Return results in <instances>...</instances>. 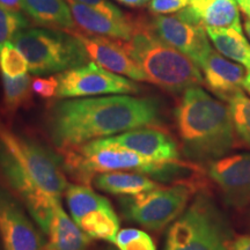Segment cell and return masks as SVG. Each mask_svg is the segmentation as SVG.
Listing matches in <instances>:
<instances>
[{"label":"cell","mask_w":250,"mask_h":250,"mask_svg":"<svg viewBox=\"0 0 250 250\" xmlns=\"http://www.w3.org/2000/svg\"><path fill=\"white\" fill-rule=\"evenodd\" d=\"M0 182L7 187L22 203L31 218L43 234L46 235L52 217V208L56 201L39 187L35 181L17 164V161L0 145Z\"/></svg>","instance_id":"obj_10"},{"label":"cell","mask_w":250,"mask_h":250,"mask_svg":"<svg viewBox=\"0 0 250 250\" xmlns=\"http://www.w3.org/2000/svg\"><path fill=\"white\" fill-rule=\"evenodd\" d=\"M57 79L59 85L56 98L61 100L105 94H136L140 90L132 80L105 70L95 62L61 72Z\"/></svg>","instance_id":"obj_9"},{"label":"cell","mask_w":250,"mask_h":250,"mask_svg":"<svg viewBox=\"0 0 250 250\" xmlns=\"http://www.w3.org/2000/svg\"><path fill=\"white\" fill-rule=\"evenodd\" d=\"M230 250H250V235L235 237L230 246Z\"/></svg>","instance_id":"obj_33"},{"label":"cell","mask_w":250,"mask_h":250,"mask_svg":"<svg viewBox=\"0 0 250 250\" xmlns=\"http://www.w3.org/2000/svg\"><path fill=\"white\" fill-rule=\"evenodd\" d=\"M245 30H246L247 36H248L250 40V18H248V17H247L245 20Z\"/></svg>","instance_id":"obj_39"},{"label":"cell","mask_w":250,"mask_h":250,"mask_svg":"<svg viewBox=\"0 0 250 250\" xmlns=\"http://www.w3.org/2000/svg\"><path fill=\"white\" fill-rule=\"evenodd\" d=\"M71 217L76 224L81 218L100 208H111V203L105 197L100 196L89 186L80 183L68 184L64 192Z\"/></svg>","instance_id":"obj_24"},{"label":"cell","mask_w":250,"mask_h":250,"mask_svg":"<svg viewBox=\"0 0 250 250\" xmlns=\"http://www.w3.org/2000/svg\"><path fill=\"white\" fill-rule=\"evenodd\" d=\"M107 250H116V249H107Z\"/></svg>","instance_id":"obj_40"},{"label":"cell","mask_w":250,"mask_h":250,"mask_svg":"<svg viewBox=\"0 0 250 250\" xmlns=\"http://www.w3.org/2000/svg\"><path fill=\"white\" fill-rule=\"evenodd\" d=\"M58 85L57 76H50L48 78L36 77L31 81L33 92L43 99H52L57 96Z\"/></svg>","instance_id":"obj_30"},{"label":"cell","mask_w":250,"mask_h":250,"mask_svg":"<svg viewBox=\"0 0 250 250\" xmlns=\"http://www.w3.org/2000/svg\"><path fill=\"white\" fill-rule=\"evenodd\" d=\"M28 27L27 19L19 11L0 5V44L12 41L19 31Z\"/></svg>","instance_id":"obj_29"},{"label":"cell","mask_w":250,"mask_h":250,"mask_svg":"<svg viewBox=\"0 0 250 250\" xmlns=\"http://www.w3.org/2000/svg\"><path fill=\"white\" fill-rule=\"evenodd\" d=\"M148 175L137 171H108L98 174L93 179V184L101 191L115 196H134L151 191L161 184L151 180Z\"/></svg>","instance_id":"obj_21"},{"label":"cell","mask_w":250,"mask_h":250,"mask_svg":"<svg viewBox=\"0 0 250 250\" xmlns=\"http://www.w3.org/2000/svg\"><path fill=\"white\" fill-rule=\"evenodd\" d=\"M174 117L180 149L188 161L211 164L236 147L229 105L199 86L184 90Z\"/></svg>","instance_id":"obj_2"},{"label":"cell","mask_w":250,"mask_h":250,"mask_svg":"<svg viewBox=\"0 0 250 250\" xmlns=\"http://www.w3.org/2000/svg\"><path fill=\"white\" fill-rule=\"evenodd\" d=\"M12 42L22 52L33 74L61 73L88 62L81 43L64 30L23 29Z\"/></svg>","instance_id":"obj_6"},{"label":"cell","mask_w":250,"mask_h":250,"mask_svg":"<svg viewBox=\"0 0 250 250\" xmlns=\"http://www.w3.org/2000/svg\"><path fill=\"white\" fill-rule=\"evenodd\" d=\"M111 143L154 161L181 160L180 144L162 126H145L108 137Z\"/></svg>","instance_id":"obj_15"},{"label":"cell","mask_w":250,"mask_h":250,"mask_svg":"<svg viewBox=\"0 0 250 250\" xmlns=\"http://www.w3.org/2000/svg\"><path fill=\"white\" fill-rule=\"evenodd\" d=\"M78 1L83 2L89 7H92L100 13L107 15V17L115 19V20H126L127 17L122 13V11L116 7L114 4L109 2L108 0H78Z\"/></svg>","instance_id":"obj_32"},{"label":"cell","mask_w":250,"mask_h":250,"mask_svg":"<svg viewBox=\"0 0 250 250\" xmlns=\"http://www.w3.org/2000/svg\"><path fill=\"white\" fill-rule=\"evenodd\" d=\"M208 176L233 208L250 205V153L228 155L208 164Z\"/></svg>","instance_id":"obj_12"},{"label":"cell","mask_w":250,"mask_h":250,"mask_svg":"<svg viewBox=\"0 0 250 250\" xmlns=\"http://www.w3.org/2000/svg\"><path fill=\"white\" fill-rule=\"evenodd\" d=\"M2 101L0 111L2 117L12 118L20 109H27L33 104V88L30 76L9 78L1 74Z\"/></svg>","instance_id":"obj_23"},{"label":"cell","mask_w":250,"mask_h":250,"mask_svg":"<svg viewBox=\"0 0 250 250\" xmlns=\"http://www.w3.org/2000/svg\"><path fill=\"white\" fill-rule=\"evenodd\" d=\"M77 225L90 239L111 243L120 232V219L112 206L90 212L81 218Z\"/></svg>","instance_id":"obj_25"},{"label":"cell","mask_w":250,"mask_h":250,"mask_svg":"<svg viewBox=\"0 0 250 250\" xmlns=\"http://www.w3.org/2000/svg\"><path fill=\"white\" fill-rule=\"evenodd\" d=\"M117 1L126 6H130V7H140V6L147 4L151 0H117Z\"/></svg>","instance_id":"obj_35"},{"label":"cell","mask_w":250,"mask_h":250,"mask_svg":"<svg viewBox=\"0 0 250 250\" xmlns=\"http://www.w3.org/2000/svg\"><path fill=\"white\" fill-rule=\"evenodd\" d=\"M190 4V0H151L149 11L154 14H169L182 11Z\"/></svg>","instance_id":"obj_31"},{"label":"cell","mask_w":250,"mask_h":250,"mask_svg":"<svg viewBox=\"0 0 250 250\" xmlns=\"http://www.w3.org/2000/svg\"><path fill=\"white\" fill-rule=\"evenodd\" d=\"M64 170L77 183L93 182L98 174L108 171H137L158 181L189 182L202 173L199 165L190 161H154L138 153L118 146L108 138L59 151Z\"/></svg>","instance_id":"obj_3"},{"label":"cell","mask_w":250,"mask_h":250,"mask_svg":"<svg viewBox=\"0 0 250 250\" xmlns=\"http://www.w3.org/2000/svg\"><path fill=\"white\" fill-rule=\"evenodd\" d=\"M71 8L74 21L87 34L129 41L132 37L136 22L132 19L115 20L78 0H65Z\"/></svg>","instance_id":"obj_18"},{"label":"cell","mask_w":250,"mask_h":250,"mask_svg":"<svg viewBox=\"0 0 250 250\" xmlns=\"http://www.w3.org/2000/svg\"><path fill=\"white\" fill-rule=\"evenodd\" d=\"M136 29L124 45L137 62L146 81L170 93H181L204 83L196 62L167 44L152 30L149 22L134 20Z\"/></svg>","instance_id":"obj_4"},{"label":"cell","mask_w":250,"mask_h":250,"mask_svg":"<svg viewBox=\"0 0 250 250\" xmlns=\"http://www.w3.org/2000/svg\"><path fill=\"white\" fill-rule=\"evenodd\" d=\"M208 88L225 102L243 92L247 70L239 62L227 59L219 51L211 49L198 65Z\"/></svg>","instance_id":"obj_16"},{"label":"cell","mask_w":250,"mask_h":250,"mask_svg":"<svg viewBox=\"0 0 250 250\" xmlns=\"http://www.w3.org/2000/svg\"><path fill=\"white\" fill-rule=\"evenodd\" d=\"M233 240L228 219L202 189L169 227L164 250H230Z\"/></svg>","instance_id":"obj_5"},{"label":"cell","mask_w":250,"mask_h":250,"mask_svg":"<svg viewBox=\"0 0 250 250\" xmlns=\"http://www.w3.org/2000/svg\"><path fill=\"white\" fill-rule=\"evenodd\" d=\"M21 4L39 26L64 31L76 29V21L65 0H21Z\"/></svg>","instance_id":"obj_20"},{"label":"cell","mask_w":250,"mask_h":250,"mask_svg":"<svg viewBox=\"0 0 250 250\" xmlns=\"http://www.w3.org/2000/svg\"><path fill=\"white\" fill-rule=\"evenodd\" d=\"M45 236L48 250H88L93 240L68 217L61 201L55 202Z\"/></svg>","instance_id":"obj_19"},{"label":"cell","mask_w":250,"mask_h":250,"mask_svg":"<svg viewBox=\"0 0 250 250\" xmlns=\"http://www.w3.org/2000/svg\"><path fill=\"white\" fill-rule=\"evenodd\" d=\"M228 104L237 145L250 149V99L241 92L234 96Z\"/></svg>","instance_id":"obj_26"},{"label":"cell","mask_w":250,"mask_h":250,"mask_svg":"<svg viewBox=\"0 0 250 250\" xmlns=\"http://www.w3.org/2000/svg\"><path fill=\"white\" fill-rule=\"evenodd\" d=\"M149 26L164 42L188 56L197 66L212 49L205 28L187 22L177 15H156Z\"/></svg>","instance_id":"obj_13"},{"label":"cell","mask_w":250,"mask_h":250,"mask_svg":"<svg viewBox=\"0 0 250 250\" xmlns=\"http://www.w3.org/2000/svg\"><path fill=\"white\" fill-rule=\"evenodd\" d=\"M203 188V183L177 182L139 195L121 196L120 204L129 220L160 232L183 213L192 196Z\"/></svg>","instance_id":"obj_8"},{"label":"cell","mask_w":250,"mask_h":250,"mask_svg":"<svg viewBox=\"0 0 250 250\" xmlns=\"http://www.w3.org/2000/svg\"><path fill=\"white\" fill-rule=\"evenodd\" d=\"M24 206L0 182V243L2 250H48L42 230Z\"/></svg>","instance_id":"obj_11"},{"label":"cell","mask_w":250,"mask_h":250,"mask_svg":"<svg viewBox=\"0 0 250 250\" xmlns=\"http://www.w3.org/2000/svg\"><path fill=\"white\" fill-rule=\"evenodd\" d=\"M205 30L217 51L250 72V43L242 33L233 28H205Z\"/></svg>","instance_id":"obj_22"},{"label":"cell","mask_w":250,"mask_h":250,"mask_svg":"<svg viewBox=\"0 0 250 250\" xmlns=\"http://www.w3.org/2000/svg\"><path fill=\"white\" fill-rule=\"evenodd\" d=\"M112 243L118 250H156L152 237L138 228L121 229Z\"/></svg>","instance_id":"obj_28"},{"label":"cell","mask_w":250,"mask_h":250,"mask_svg":"<svg viewBox=\"0 0 250 250\" xmlns=\"http://www.w3.org/2000/svg\"><path fill=\"white\" fill-rule=\"evenodd\" d=\"M0 5H4L6 7L14 9V11L20 12L22 9L21 0H0Z\"/></svg>","instance_id":"obj_34"},{"label":"cell","mask_w":250,"mask_h":250,"mask_svg":"<svg viewBox=\"0 0 250 250\" xmlns=\"http://www.w3.org/2000/svg\"><path fill=\"white\" fill-rule=\"evenodd\" d=\"M0 71L9 78H18L27 74L29 71L27 59L13 42L0 44Z\"/></svg>","instance_id":"obj_27"},{"label":"cell","mask_w":250,"mask_h":250,"mask_svg":"<svg viewBox=\"0 0 250 250\" xmlns=\"http://www.w3.org/2000/svg\"><path fill=\"white\" fill-rule=\"evenodd\" d=\"M145 126H161L158 100L114 95L52 103L45 130L58 151Z\"/></svg>","instance_id":"obj_1"},{"label":"cell","mask_w":250,"mask_h":250,"mask_svg":"<svg viewBox=\"0 0 250 250\" xmlns=\"http://www.w3.org/2000/svg\"><path fill=\"white\" fill-rule=\"evenodd\" d=\"M243 90H246L250 95V72H247L245 83H243Z\"/></svg>","instance_id":"obj_38"},{"label":"cell","mask_w":250,"mask_h":250,"mask_svg":"<svg viewBox=\"0 0 250 250\" xmlns=\"http://www.w3.org/2000/svg\"><path fill=\"white\" fill-rule=\"evenodd\" d=\"M0 145L6 149L42 190L61 199L70 183L61 154L26 134L15 132L9 123L0 117Z\"/></svg>","instance_id":"obj_7"},{"label":"cell","mask_w":250,"mask_h":250,"mask_svg":"<svg viewBox=\"0 0 250 250\" xmlns=\"http://www.w3.org/2000/svg\"><path fill=\"white\" fill-rule=\"evenodd\" d=\"M236 1L247 17L250 18V0H236Z\"/></svg>","instance_id":"obj_36"},{"label":"cell","mask_w":250,"mask_h":250,"mask_svg":"<svg viewBox=\"0 0 250 250\" xmlns=\"http://www.w3.org/2000/svg\"><path fill=\"white\" fill-rule=\"evenodd\" d=\"M243 226H245L246 230H248V232L250 233V208L247 211L245 219H243Z\"/></svg>","instance_id":"obj_37"},{"label":"cell","mask_w":250,"mask_h":250,"mask_svg":"<svg viewBox=\"0 0 250 250\" xmlns=\"http://www.w3.org/2000/svg\"><path fill=\"white\" fill-rule=\"evenodd\" d=\"M177 17L203 28H233L242 33L236 0H190Z\"/></svg>","instance_id":"obj_17"},{"label":"cell","mask_w":250,"mask_h":250,"mask_svg":"<svg viewBox=\"0 0 250 250\" xmlns=\"http://www.w3.org/2000/svg\"><path fill=\"white\" fill-rule=\"evenodd\" d=\"M67 33L78 39L87 56L100 66L132 80L146 81L145 74L127 52L124 42L109 40L104 36L81 33L77 29L68 30Z\"/></svg>","instance_id":"obj_14"}]
</instances>
